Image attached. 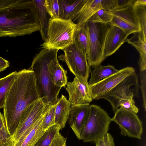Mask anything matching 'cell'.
Segmentation results:
<instances>
[{"mask_svg": "<svg viewBox=\"0 0 146 146\" xmlns=\"http://www.w3.org/2000/svg\"><path fill=\"white\" fill-rule=\"evenodd\" d=\"M40 98L33 72L29 69H24L17 72L5 96L3 108L7 130L11 137L18 126L24 110Z\"/></svg>", "mask_w": 146, "mask_h": 146, "instance_id": "6da1fadb", "label": "cell"}, {"mask_svg": "<svg viewBox=\"0 0 146 146\" xmlns=\"http://www.w3.org/2000/svg\"><path fill=\"white\" fill-rule=\"evenodd\" d=\"M40 30L32 0H10L0 7V37L23 36Z\"/></svg>", "mask_w": 146, "mask_h": 146, "instance_id": "7a4b0ae2", "label": "cell"}, {"mask_svg": "<svg viewBox=\"0 0 146 146\" xmlns=\"http://www.w3.org/2000/svg\"><path fill=\"white\" fill-rule=\"evenodd\" d=\"M58 51L43 48L34 57L29 68L34 73L40 98H45L51 105L56 104L61 89L52 83L48 67L51 60L57 55Z\"/></svg>", "mask_w": 146, "mask_h": 146, "instance_id": "3957f363", "label": "cell"}, {"mask_svg": "<svg viewBox=\"0 0 146 146\" xmlns=\"http://www.w3.org/2000/svg\"><path fill=\"white\" fill-rule=\"evenodd\" d=\"M77 28L76 24L72 20L50 18L46 38L40 46L47 49L63 50L73 43Z\"/></svg>", "mask_w": 146, "mask_h": 146, "instance_id": "277c9868", "label": "cell"}, {"mask_svg": "<svg viewBox=\"0 0 146 146\" xmlns=\"http://www.w3.org/2000/svg\"><path fill=\"white\" fill-rule=\"evenodd\" d=\"M88 38L87 58L90 68L101 65L106 59L104 53L105 37L110 24L87 21L85 23Z\"/></svg>", "mask_w": 146, "mask_h": 146, "instance_id": "5b68a950", "label": "cell"}, {"mask_svg": "<svg viewBox=\"0 0 146 146\" xmlns=\"http://www.w3.org/2000/svg\"><path fill=\"white\" fill-rule=\"evenodd\" d=\"M51 105L40 98L29 105L22 113L18 126L11 137L12 146H20L26 136Z\"/></svg>", "mask_w": 146, "mask_h": 146, "instance_id": "8992f818", "label": "cell"}, {"mask_svg": "<svg viewBox=\"0 0 146 146\" xmlns=\"http://www.w3.org/2000/svg\"><path fill=\"white\" fill-rule=\"evenodd\" d=\"M111 118L100 106L90 105L89 116L82 132L80 139L94 142L108 133Z\"/></svg>", "mask_w": 146, "mask_h": 146, "instance_id": "52a82bcc", "label": "cell"}, {"mask_svg": "<svg viewBox=\"0 0 146 146\" xmlns=\"http://www.w3.org/2000/svg\"><path fill=\"white\" fill-rule=\"evenodd\" d=\"M63 50L64 54L59 55V59L66 63L75 77L88 80L91 70L88 63L87 55L73 42Z\"/></svg>", "mask_w": 146, "mask_h": 146, "instance_id": "ba28073f", "label": "cell"}, {"mask_svg": "<svg viewBox=\"0 0 146 146\" xmlns=\"http://www.w3.org/2000/svg\"><path fill=\"white\" fill-rule=\"evenodd\" d=\"M111 118L119 126L121 134L140 139L143 133L142 122L136 113L120 107Z\"/></svg>", "mask_w": 146, "mask_h": 146, "instance_id": "9c48e42d", "label": "cell"}, {"mask_svg": "<svg viewBox=\"0 0 146 146\" xmlns=\"http://www.w3.org/2000/svg\"><path fill=\"white\" fill-rule=\"evenodd\" d=\"M139 88L138 77L135 72L119 82L102 99L110 103L115 113L119 108V101L125 96L132 94L134 97H138Z\"/></svg>", "mask_w": 146, "mask_h": 146, "instance_id": "30bf717a", "label": "cell"}, {"mask_svg": "<svg viewBox=\"0 0 146 146\" xmlns=\"http://www.w3.org/2000/svg\"><path fill=\"white\" fill-rule=\"evenodd\" d=\"M132 67L123 68L99 82L89 86L93 100H98L129 75L135 72Z\"/></svg>", "mask_w": 146, "mask_h": 146, "instance_id": "8fae6325", "label": "cell"}, {"mask_svg": "<svg viewBox=\"0 0 146 146\" xmlns=\"http://www.w3.org/2000/svg\"><path fill=\"white\" fill-rule=\"evenodd\" d=\"M66 89L71 104L81 105L89 104L93 100L89 90L88 80L74 78L72 82H68Z\"/></svg>", "mask_w": 146, "mask_h": 146, "instance_id": "7c38bea8", "label": "cell"}, {"mask_svg": "<svg viewBox=\"0 0 146 146\" xmlns=\"http://www.w3.org/2000/svg\"><path fill=\"white\" fill-rule=\"evenodd\" d=\"M90 106L89 104L71 105L68 119V123L76 136L80 140L89 116Z\"/></svg>", "mask_w": 146, "mask_h": 146, "instance_id": "4fadbf2b", "label": "cell"}, {"mask_svg": "<svg viewBox=\"0 0 146 146\" xmlns=\"http://www.w3.org/2000/svg\"><path fill=\"white\" fill-rule=\"evenodd\" d=\"M110 25L104 44V53L105 58L115 53L128 39V36L122 30Z\"/></svg>", "mask_w": 146, "mask_h": 146, "instance_id": "5bb4252c", "label": "cell"}, {"mask_svg": "<svg viewBox=\"0 0 146 146\" xmlns=\"http://www.w3.org/2000/svg\"><path fill=\"white\" fill-rule=\"evenodd\" d=\"M110 6V0H86L73 22H76L77 27H79L98 10L104 9L109 11Z\"/></svg>", "mask_w": 146, "mask_h": 146, "instance_id": "9a60e30c", "label": "cell"}, {"mask_svg": "<svg viewBox=\"0 0 146 146\" xmlns=\"http://www.w3.org/2000/svg\"><path fill=\"white\" fill-rule=\"evenodd\" d=\"M86 0H58L59 19L72 21L76 17Z\"/></svg>", "mask_w": 146, "mask_h": 146, "instance_id": "2e32d148", "label": "cell"}, {"mask_svg": "<svg viewBox=\"0 0 146 146\" xmlns=\"http://www.w3.org/2000/svg\"><path fill=\"white\" fill-rule=\"evenodd\" d=\"M48 67L51 78L54 85L61 88L65 87L68 82L67 76V71L59 63L57 55L51 60Z\"/></svg>", "mask_w": 146, "mask_h": 146, "instance_id": "e0dca14e", "label": "cell"}, {"mask_svg": "<svg viewBox=\"0 0 146 146\" xmlns=\"http://www.w3.org/2000/svg\"><path fill=\"white\" fill-rule=\"evenodd\" d=\"M71 104L65 96L62 94L56 103L55 112V123L61 129L64 128L70 113Z\"/></svg>", "mask_w": 146, "mask_h": 146, "instance_id": "ac0fdd59", "label": "cell"}, {"mask_svg": "<svg viewBox=\"0 0 146 146\" xmlns=\"http://www.w3.org/2000/svg\"><path fill=\"white\" fill-rule=\"evenodd\" d=\"M32 0L40 24V32L42 39L44 41L46 38L48 27L51 17L44 6L45 0Z\"/></svg>", "mask_w": 146, "mask_h": 146, "instance_id": "d6986e66", "label": "cell"}, {"mask_svg": "<svg viewBox=\"0 0 146 146\" xmlns=\"http://www.w3.org/2000/svg\"><path fill=\"white\" fill-rule=\"evenodd\" d=\"M119 70L111 65H101L93 68L90 70V78L88 83L89 86L95 84L109 76L117 72Z\"/></svg>", "mask_w": 146, "mask_h": 146, "instance_id": "ffe728a7", "label": "cell"}, {"mask_svg": "<svg viewBox=\"0 0 146 146\" xmlns=\"http://www.w3.org/2000/svg\"><path fill=\"white\" fill-rule=\"evenodd\" d=\"M48 111L39 119L20 146H34L35 145L45 131L43 129L42 125L44 118Z\"/></svg>", "mask_w": 146, "mask_h": 146, "instance_id": "44dd1931", "label": "cell"}, {"mask_svg": "<svg viewBox=\"0 0 146 146\" xmlns=\"http://www.w3.org/2000/svg\"><path fill=\"white\" fill-rule=\"evenodd\" d=\"M109 11L113 16L140 29L134 9L132 5L124 8L113 9Z\"/></svg>", "mask_w": 146, "mask_h": 146, "instance_id": "7402d4cb", "label": "cell"}, {"mask_svg": "<svg viewBox=\"0 0 146 146\" xmlns=\"http://www.w3.org/2000/svg\"><path fill=\"white\" fill-rule=\"evenodd\" d=\"M73 43L76 45L87 55L88 38L85 23L78 27L75 31L73 37Z\"/></svg>", "mask_w": 146, "mask_h": 146, "instance_id": "603a6c76", "label": "cell"}, {"mask_svg": "<svg viewBox=\"0 0 146 146\" xmlns=\"http://www.w3.org/2000/svg\"><path fill=\"white\" fill-rule=\"evenodd\" d=\"M17 74L14 71L0 78V110L3 108L5 96L15 79Z\"/></svg>", "mask_w": 146, "mask_h": 146, "instance_id": "cb8c5ba5", "label": "cell"}, {"mask_svg": "<svg viewBox=\"0 0 146 146\" xmlns=\"http://www.w3.org/2000/svg\"><path fill=\"white\" fill-rule=\"evenodd\" d=\"M134 46L138 50L140 54L139 64L140 70H146V41L138 36L137 40L132 41L130 39L127 41Z\"/></svg>", "mask_w": 146, "mask_h": 146, "instance_id": "d4e9b609", "label": "cell"}, {"mask_svg": "<svg viewBox=\"0 0 146 146\" xmlns=\"http://www.w3.org/2000/svg\"><path fill=\"white\" fill-rule=\"evenodd\" d=\"M61 129L60 126L55 124L48 128L34 146H49Z\"/></svg>", "mask_w": 146, "mask_h": 146, "instance_id": "484cf974", "label": "cell"}, {"mask_svg": "<svg viewBox=\"0 0 146 146\" xmlns=\"http://www.w3.org/2000/svg\"><path fill=\"white\" fill-rule=\"evenodd\" d=\"M134 8L141 30L140 32L138 33V35L146 41V6H140Z\"/></svg>", "mask_w": 146, "mask_h": 146, "instance_id": "4316f807", "label": "cell"}, {"mask_svg": "<svg viewBox=\"0 0 146 146\" xmlns=\"http://www.w3.org/2000/svg\"><path fill=\"white\" fill-rule=\"evenodd\" d=\"M110 24L120 29L128 36L132 33H138L141 31L139 28L114 16Z\"/></svg>", "mask_w": 146, "mask_h": 146, "instance_id": "83f0119b", "label": "cell"}, {"mask_svg": "<svg viewBox=\"0 0 146 146\" xmlns=\"http://www.w3.org/2000/svg\"><path fill=\"white\" fill-rule=\"evenodd\" d=\"M113 17L109 11L102 9L96 12L87 21L104 24H110Z\"/></svg>", "mask_w": 146, "mask_h": 146, "instance_id": "f1b7e54d", "label": "cell"}, {"mask_svg": "<svg viewBox=\"0 0 146 146\" xmlns=\"http://www.w3.org/2000/svg\"><path fill=\"white\" fill-rule=\"evenodd\" d=\"M44 6L51 18H59L58 0H45Z\"/></svg>", "mask_w": 146, "mask_h": 146, "instance_id": "f546056e", "label": "cell"}, {"mask_svg": "<svg viewBox=\"0 0 146 146\" xmlns=\"http://www.w3.org/2000/svg\"><path fill=\"white\" fill-rule=\"evenodd\" d=\"M134 95L131 94L121 99L119 102L118 106L124 109L133 111L136 113L138 112L139 109L135 105L133 99Z\"/></svg>", "mask_w": 146, "mask_h": 146, "instance_id": "4dcf8cb0", "label": "cell"}, {"mask_svg": "<svg viewBox=\"0 0 146 146\" xmlns=\"http://www.w3.org/2000/svg\"><path fill=\"white\" fill-rule=\"evenodd\" d=\"M56 105V104L50 106L44 118L42 126L43 129L45 131L49 127L55 124V112Z\"/></svg>", "mask_w": 146, "mask_h": 146, "instance_id": "1f68e13d", "label": "cell"}, {"mask_svg": "<svg viewBox=\"0 0 146 146\" xmlns=\"http://www.w3.org/2000/svg\"><path fill=\"white\" fill-rule=\"evenodd\" d=\"M96 146H115L113 137L109 133L95 140Z\"/></svg>", "mask_w": 146, "mask_h": 146, "instance_id": "d6a6232c", "label": "cell"}, {"mask_svg": "<svg viewBox=\"0 0 146 146\" xmlns=\"http://www.w3.org/2000/svg\"><path fill=\"white\" fill-rule=\"evenodd\" d=\"M11 136L5 125L0 130V146H11Z\"/></svg>", "mask_w": 146, "mask_h": 146, "instance_id": "836d02e7", "label": "cell"}, {"mask_svg": "<svg viewBox=\"0 0 146 146\" xmlns=\"http://www.w3.org/2000/svg\"><path fill=\"white\" fill-rule=\"evenodd\" d=\"M141 82V88L143 98V107L145 111L146 110V71L140 70Z\"/></svg>", "mask_w": 146, "mask_h": 146, "instance_id": "e575fe53", "label": "cell"}, {"mask_svg": "<svg viewBox=\"0 0 146 146\" xmlns=\"http://www.w3.org/2000/svg\"><path fill=\"white\" fill-rule=\"evenodd\" d=\"M66 138L59 132L55 136L49 146H63L66 144Z\"/></svg>", "mask_w": 146, "mask_h": 146, "instance_id": "d590c367", "label": "cell"}, {"mask_svg": "<svg viewBox=\"0 0 146 146\" xmlns=\"http://www.w3.org/2000/svg\"><path fill=\"white\" fill-rule=\"evenodd\" d=\"M134 0H115V7L113 9H122L131 5L133 4Z\"/></svg>", "mask_w": 146, "mask_h": 146, "instance_id": "8d00e7d4", "label": "cell"}, {"mask_svg": "<svg viewBox=\"0 0 146 146\" xmlns=\"http://www.w3.org/2000/svg\"><path fill=\"white\" fill-rule=\"evenodd\" d=\"M9 66V62L0 56V72L5 70Z\"/></svg>", "mask_w": 146, "mask_h": 146, "instance_id": "74e56055", "label": "cell"}, {"mask_svg": "<svg viewBox=\"0 0 146 146\" xmlns=\"http://www.w3.org/2000/svg\"><path fill=\"white\" fill-rule=\"evenodd\" d=\"M134 7L146 6V0H134L132 4Z\"/></svg>", "mask_w": 146, "mask_h": 146, "instance_id": "f35d334b", "label": "cell"}, {"mask_svg": "<svg viewBox=\"0 0 146 146\" xmlns=\"http://www.w3.org/2000/svg\"><path fill=\"white\" fill-rule=\"evenodd\" d=\"M6 124L4 117L0 111V130Z\"/></svg>", "mask_w": 146, "mask_h": 146, "instance_id": "ab89813d", "label": "cell"}, {"mask_svg": "<svg viewBox=\"0 0 146 146\" xmlns=\"http://www.w3.org/2000/svg\"><path fill=\"white\" fill-rule=\"evenodd\" d=\"M10 1V0H0V7Z\"/></svg>", "mask_w": 146, "mask_h": 146, "instance_id": "60d3db41", "label": "cell"}, {"mask_svg": "<svg viewBox=\"0 0 146 146\" xmlns=\"http://www.w3.org/2000/svg\"><path fill=\"white\" fill-rule=\"evenodd\" d=\"M63 146H66V144L64 145Z\"/></svg>", "mask_w": 146, "mask_h": 146, "instance_id": "b9f144b4", "label": "cell"}]
</instances>
